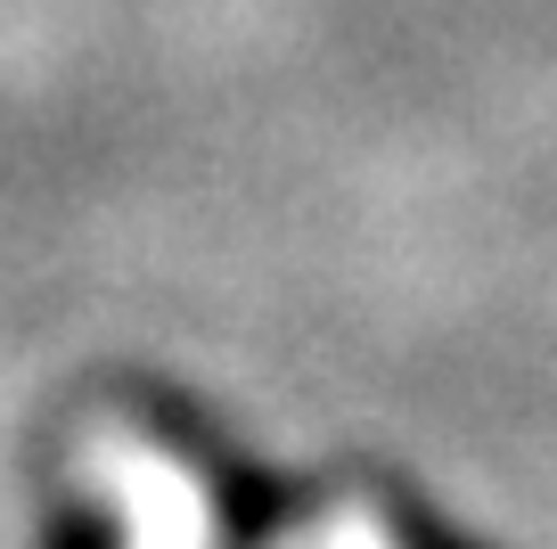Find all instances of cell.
<instances>
[{"label":"cell","mask_w":557,"mask_h":549,"mask_svg":"<svg viewBox=\"0 0 557 549\" xmlns=\"http://www.w3.org/2000/svg\"><path fill=\"white\" fill-rule=\"evenodd\" d=\"M329 549H385V533L369 525V516H352V525H336V533H329Z\"/></svg>","instance_id":"cell-1"}]
</instances>
